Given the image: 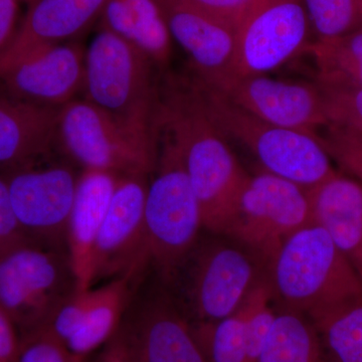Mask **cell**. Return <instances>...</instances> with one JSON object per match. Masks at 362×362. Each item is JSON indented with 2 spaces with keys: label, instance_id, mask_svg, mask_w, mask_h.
I'll return each mask as SVG.
<instances>
[{
  "label": "cell",
  "instance_id": "1",
  "mask_svg": "<svg viewBox=\"0 0 362 362\" xmlns=\"http://www.w3.org/2000/svg\"><path fill=\"white\" fill-rule=\"evenodd\" d=\"M156 120V129L180 152L204 228L226 235L250 175L207 115L189 78H168L159 86Z\"/></svg>",
  "mask_w": 362,
  "mask_h": 362
},
{
  "label": "cell",
  "instance_id": "2",
  "mask_svg": "<svg viewBox=\"0 0 362 362\" xmlns=\"http://www.w3.org/2000/svg\"><path fill=\"white\" fill-rule=\"evenodd\" d=\"M157 66L146 52L101 28L85 54L84 99L142 144L157 149Z\"/></svg>",
  "mask_w": 362,
  "mask_h": 362
},
{
  "label": "cell",
  "instance_id": "3",
  "mask_svg": "<svg viewBox=\"0 0 362 362\" xmlns=\"http://www.w3.org/2000/svg\"><path fill=\"white\" fill-rule=\"evenodd\" d=\"M268 265L274 296L309 318L362 298L358 274L314 221L290 235Z\"/></svg>",
  "mask_w": 362,
  "mask_h": 362
},
{
  "label": "cell",
  "instance_id": "4",
  "mask_svg": "<svg viewBox=\"0 0 362 362\" xmlns=\"http://www.w3.org/2000/svg\"><path fill=\"white\" fill-rule=\"evenodd\" d=\"M207 115L221 132L244 145L267 173L310 189L337 170L317 133L274 125L226 99L218 90L190 77Z\"/></svg>",
  "mask_w": 362,
  "mask_h": 362
},
{
  "label": "cell",
  "instance_id": "5",
  "mask_svg": "<svg viewBox=\"0 0 362 362\" xmlns=\"http://www.w3.org/2000/svg\"><path fill=\"white\" fill-rule=\"evenodd\" d=\"M156 132L154 177L145 199V233L149 259L169 276L192 249L204 225L180 152L168 135Z\"/></svg>",
  "mask_w": 362,
  "mask_h": 362
},
{
  "label": "cell",
  "instance_id": "6",
  "mask_svg": "<svg viewBox=\"0 0 362 362\" xmlns=\"http://www.w3.org/2000/svg\"><path fill=\"white\" fill-rule=\"evenodd\" d=\"M77 291L69 255L26 243L0 256V308L21 337L45 327Z\"/></svg>",
  "mask_w": 362,
  "mask_h": 362
},
{
  "label": "cell",
  "instance_id": "7",
  "mask_svg": "<svg viewBox=\"0 0 362 362\" xmlns=\"http://www.w3.org/2000/svg\"><path fill=\"white\" fill-rule=\"evenodd\" d=\"M312 221L308 189L263 171L247 178L226 235L269 264L290 235Z\"/></svg>",
  "mask_w": 362,
  "mask_h": 362
},
{
  "label": "cell",
  "instance_id": "8",
  "mask_svg": "<svg viewBox=\"0 0 362 362\" xmlns=\"http://www.w3.org/2000/svg\"><path fill=\"white\" fill-rule=\"evenodd\" d=\"M57 128L66 153L84 169L122 176L148 175L156 168L157 149L136 140L86 99L59 108Z\"/></svg>",
  "mask_w": 362,
  "mask_h": 362
},
{
  "label": "cell",
  "instance_id": "9",
  "mask_svg": "<svg viewBox=\"0 0 362 362\" xmlns=\"http://www.w3.org/2000/svg\"><path fill=\"white\" fill-rule=\"evenodd\" d=\"M6 178L14 214L28 240L63 251L78 175L66 165L9 170Z\"/></svg>",
  "mask_w": 362,
  "mask_h": 362
},
{
  "label": "cell",
  "instance_id": "10",
  "mask_svg": "<svg viewBox=\"0 0 362 362\" xmlns=\"http://www.w3.org/2000/svg\"><path fill=\"white\" fill-rule=\"evenodd\" d=\"M311 33L302 0H265L238 28L232 76L267 75L280 68L306 51Z\"/></svg>",
  "mask_w": 362,
  "mask_h": 362
},
{
  "label": "cell",
  "instance_id": "11",
  "mask_svg": "<svg viewBox=\"0 0 362 362\" xmlns=\"http://www.w3.org/2000/svg\"><path fill=\"white\" fill-rule=\"evenodd\" d=\"M147 176H119L93 251L92 285L100 279H131L149 261L144 223Z\"/></svg>",
  "mask_w": 362,
  "mask_h": 362
},
{
  "label": "cell",
  "instance_id": "12",
  "mask_svg": "<svg viewBox=\"0 0 362 362\" xmlns=\"http://www.w3.org/2000/svg\"><path fill=\"white\" fill-rule=\"evenodd\" d=\"M204 83L240 108L274 125L311 133L328 125L322 92L316 82L256 75Z\"/></svg>",
  "mask_w": 362,
  "mask_h": 362
},
{
  "label": "cell",
  "instance_id": "13",
  "mask_svg": "<svg viewBox=\"0 0 362 362\" xmlns=\"http://www.w3.org/2000/svg\"><path fill=\"white\" fill-rule=\"evenodd\" d=\"M85 54L73 42L30 52L0 70L2 90L21 101L62 108L83 92Z\"/></svg>",
  "mask_w": 362,
  "mask_h": 362
},
{
  "label": "cell",
  "instance_id": "14",
  "mask_svg": "<svg viewBox=\"0 0 362 362\" xmlns=\"http://www.w3.org/2000/svg\"><path fill=\"white\" fill-rule=\"evenodd\" d=\"M256 263L247 252L228 245L206 247L195 265L192 294L201 322L232 315L258 284Z\"/></svg>",
  "mask_w": 362,
  "mask_h": 362
},
{
  "label": "cell",
  "instance_id": "15",
  "mask_svg": "<svg viewBox=\"0 0 362 362\" xmlns=\"http://www.w3.org/2000/svg\"><path fill=\"white\" fill-rule=\"evenodd\" d=\"M175 40L187 52L195 77L206 83L230 77L237 51V28L181 0H156Z\"/></svg>",
  "mask_w": 362,
  "mask_h": 362
},
{
  "label": "cell",
  "instance_id": "16",
  "mask_svg": "<svg viewBox=\"0 0 362 362\" xmlns=\"http://www.w3.org/2000/svg\"><path fill=\"white\" fill-rule=\"evenodd\" d=\"M105 0H32L13 42L0 57V70L30 52L71 42L101 18Z\"/></svg>",
  "mask_w": 362,
  "mask_h": 362
},
{
  "label": "cell",
  "instance_id": "17",
  "mask_svg": "<svg viewBox=\"0 0 362 362\" xmlns=\"http://www.w3.org/2000/svg\"><path fill=\"white\" fill-rule=\"evenodd\" d=\"M118 178L115 173L95 169H83L78 175L66 232L69 259L77 291L92 287L93 251Z\"/></svg>",
  "mask_w": 362,
  "mask_h": 362
},
{
  "label": "cell",
  "instance_id": "18",
  "mask_svg": "<svg viewBox=\"0 0 362 362\" xmlns=\"http://www.w3.org/2000/svg\"><path fill=\"white\" fill-rule=\"evenodd\" d=\"M59 109L21 101L0 90V168L33 165L58 139Z\"/></svg>",
  "mask_w": 362,
  "mask_h": 362
},
{
  "label": "cell",
  "instance_id": "19",
  "mask_svg": "<svg viewBox=\"0 0 362 362\" xmlns=\"http://www.w3.org/2000/svg\"><path fill=\"white\" fill-rule=\"evenodd\" d=\"M308 195L312 221L329 233L362 282V185L337 171Z\"/></svg>",
  "mask_w": 362,
  "mask_h": 362
},
{
  "label": "cell",
  "instance_id": "20",
  "mask_svg": "<svg viewBox=\"0 0 362 362\" xmlns=\"http://www.w3.org/2000/svg\"><path fill=\"white\" fill-rule=\"evenodd\" d=\"M126 334L136 362H207L192 326L168 302L147 307Z\"/></svg>",
  "mask_w": 362,
  "mask_h": 362
},
{
  "label": "cell",
  "instance_id": "21",
  "mask_svg": "<svg viewBox=\"0 0 362 362\" xmlns=\"http://www.w3.org/2000/svg\"><path fill=\"white\" fill-rule=\"evenodd\" d=\"M129 278L113 279L95 289L94 301L78 329L65 343L78 361L106 344L118 332L119 324L129 298Z\"/></svg>",
  "mask_w": 362,
  "mask_h": 362
},
{
  "label": "cell",
  "instance_id": "22",
  "mask_svg": "<svg viewBox=\"0 0 362 362\" xmlns=\"http://www.w3.org/2000/svg\"><path fill=\"white\" fill-rule=\"evenodd\" d=\"M257 362H329L320 334L304 314L276 313Z\"/></svg>",
  "mask_w": 362,
  "mask_h": 362
},
{
  "label": "cell",
  "instance_id": "23",
  "mask_svg": "<svg viewBox=\"0 0 362 362\" xmlns=\"http://www.w3.org/2000/svg\"><path fill=\"white\" fill-rule=\"evenodd\" d=\"M329 362H362V298L311 317Z\"/></svg>",
  "mask_w": 362,
  "mask_h": 362
},
{
  "label": "cell",
  "instance_id": "24",
  "mask_svg": "<svg viewBox=\"0 0 362 362\" xmlns=\"http://www.w3.org/2000/svg\"><path fill=\"white\" fill-rule=\"evenodd\" d=\"M306 51L315 59L317 80L362 87V30L330 42L315 40Z\"/></svg>",
  "mask_w": 362,
  "mask_h": 362
},
{
  "label": "cell",
  "instance_id": "25",
  "mask_svg": "<svg viewBox=\"0 0 362 362\" xmlns=\"http://www.w3.org/2000/svg\"><path fill=\"white\" fill-rule=\"evenodd\" d=\"M246 301L232 315L192 326L207 362H247Z\"/></svg>",
  "mask_w": 362,
  "mask_h": 362
},
{
  "label": "cell",
  "instance_id": "26",
  "mask_svg": "<svg viewBox=\"0 0 362 362\" xmlns=\"http://www.w3.org/2000/svg\"><path fill=\"white\" fill-rule=\"evenodd\" d=\"M121 1L132 21L136 45L148 54L157 68L168 66L173 39L156 0Z\"/></svg>",
  "mask_w": 362,
  "mask_h": 362
},
{
  "label": "cell",
  "instance_id": "27",
  "mask_svg": "<svg viewBox=\"0 0 362 362\" xmlns=\"http://www.w3.org/2000/svg\"><path fill=\"white\" fill-rule=\"evenodd\" d=\"M319 42L342 39L362 30L359 0H302Z\"/></svg>",
  "mask_w": 362,
  "mask_h": 362
},
{
  "label": "cell",
  "instance_id": "28",
  "mask_svg": "<svg viewBox=\"0 0 362 362\" xmlns=\"http://www.w3.org/2000/svg\"><path fill=\"white\" fill-rule=\"evenodd\" d=\"M322 92L328 125L362 133V87L316 81Z\"/></svg>",
  "mask_w": 362,
  "mask_h": 362
},
{
  "label": "cell",
  "instance_id": "29",
  "mask_svg": "<svg viewBox=\"0 0 362 362\" xmlns=\"http://www.w3.org/2000/svg\"><path fill=\"white\" fill-rule=\"evenodd\" d=\"M319 136L331 159L345 175L362 185V133L339 126L327 125Z\"/></svg>",
  "mask_w": 362,
  "mask_h": 362
},
{
  "label": "cell",
  "instance_id": "30",
  "mask_svg": "<svg viewBox=\"0 0 362 362\" xmlns=\"http://www.w3.org/2000/svg\"><path fill=\"white\" fill-rule=\"evenodd\" d=\"M18 362H82L47 327L21 337Z\"/></svg>",
  "mask_w": 362,
  "mask_h": 362
},
{
  "label": "cell",
  "instance_id": "31",
  "mask_svg": "<svg viewBox=\"0 0 362 362\" xmlns=\"http://www.w3.org/2000/svg\"><path fill=\"white\" fill-rule=\"evenodd\" d=\"M94 297L95 290L76 291L59 307L45 327L62 342L66 343L85 320Z\"/></svg>",
  "mask_w": 362,
  "mask_h": 362
},
{
  "label": "cell",
  "instance_id": "32",
  "mask_svg": "<svg viewBox=\"0 0 362 362\" xmlns=\"http://www.w3.org/2000/svg\"><path fill=\"white\" fill-rule=\"evenodd\" d=\"M197 11L239 28L265 0H181Z\"/></svg>",
  "mask_w": 362,
  "mask_h": 362
},
{
  "label": "cell",
  "instance_id": "33",
  "mask_svg": "<svg viewBox=\"0 0 362 362\" xmlns=\"http://www.w3.org/2000/svg\"><path fill=\"white\" fill-rule=\"evenodd\" d=\"M26 243L30 242L14 214L8 185L6 178L0 176V256Z\"/></svg>",
  "mask_w": 362,
  "mask_h": 362
},
{
  "label": "cell",
  "instance_id": "34",
  "mask_svg": "<svg viewBox=\"0 0 362 362\" xmlns=\"http://www.w3.org/2000/svg\"><path fill=\"white\" fill-rule=\"evenodd\" d=\"M21 346L20 331L0 308V362H18Z\"/></svg>",
  "mask_w": 362,
  "mask_h": 362
},
{
  "label": "cell",
  "instance_id": "35",
  "mask_svg": "<svg viewBox=\"0 0 362 362\" xmlns=\"http://www.w3.org/2000/svg\"><path fill=\"white\" fill-rule=\"evenodd\" d=\"M21 0H0V57L13 42L18 25Z\"/></svg>",
  "mask_w": 362,
  "mask_h": 362
},
{
  "label": "cell",
  "instance_id": "36",
  "mask_svg": "<svg viewBox=\"0 0 362 362\" xmlns=\"http://www.w3.org/2000/svg\"><path fill=\"white\" fill-rule=\"evenodd\" d=\"M98 362H136L125 331H118L106 343V347Z\"/></svg>",
  "mask_w": 362,
  "mask_h": 362
},
{
  "label": "cell",
  "instance_id": "37",
  "mask_svg": "<svg viewBox=\"0 0 362 362\" xmlns=\"http://www.w3.org/2000/svg\"><path fill=\"white\" fill-rule=\"evenodd\" d=\"M21 1H25V2H30V1H32V0H21Z\"/></svg>",
  "mask_w": 362,
  "mask_h": 362
},
{
  "label": "cell",
  "instance_id": "38",
  "mask_svg": "<svg viewBox=\"0 0 362 362\" xmlns=\"http://www.w3.org/2000/svg\"><path fill=\"white\" fill-rule=\"evenodd\" d=\"M359 2H361V7H362V0H359Z\"/></svg>",
  "mask_w": 362,
  "mask_h": 362
}]
</instances>
